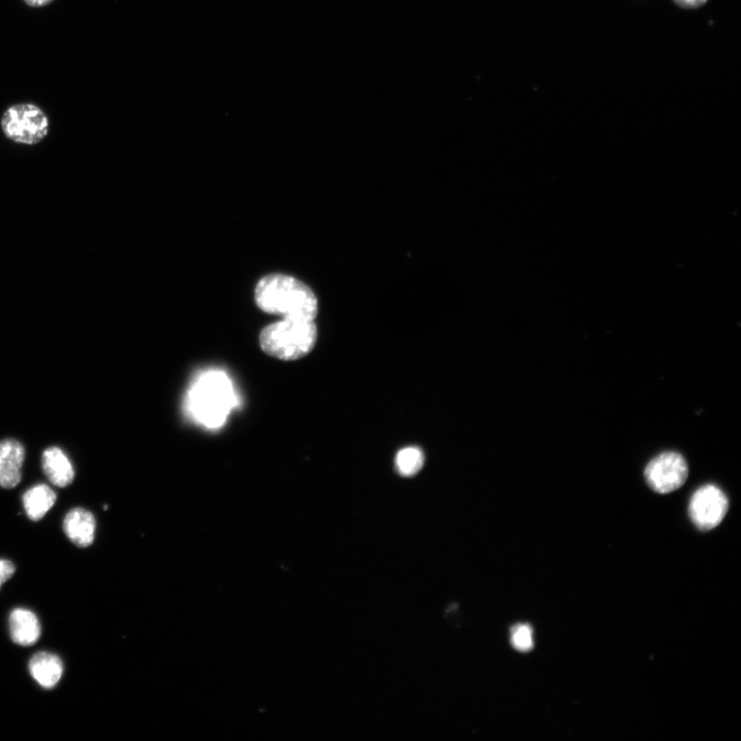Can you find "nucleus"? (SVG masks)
Returning a JSON list of instances; mask_svg holds the SVG:
<instances>
[{
	"instance_id": "f257e3e1",
	"label": "nucleus",
	"mask_w": 741,
	"mask_h": 741,
	"mask_svg": "<svg viewBox=\"0 0 741 741\" xmlns=\"http://www.w3.org/2000/svg\"><path fill=\"white\" fill-rule=\"evenodd\" d=\"M258 307L282 319L314 322L319 314V301L313 291L299 279L285 274H269L256 287Z\"/></svg>"
},
{
	"instance_id": "f03ea898",
	"label": "nucleus",
	"mask_w": 741,
	"mask_h": 741,
	"mask_svg": "<svg viewBox=\"0 0 741 741\" xmlns=\"http://www.w3.org/2000/svg\"><path fill=\"white\" fill-rule=\"evenodd\" d=\"M238 398L230 377L221 370H209L192 384L187 407L191 417L207 429L225 425Z\"/></svg>"
},
{
	"instance_id": "7ed1b4c3",
	"label": "nucleus",
	"mask_w": 741,
	"mask_h": 741,
	"mask_svg": "<svg viewBox=\"0 0 741 741\" xmlns=\"http://www.w3.org/2000/svg\"><path fill=\"white\" fill-rule=\"evenodd\" d=\"M317 341L314 322L282 319L262 330L260 345L270 357L281 361H297L313 350Z\"/></svg>"
},
{
	"instance_id": "20e7f679",
	"label": "nucleus",
	"mask_w": 741,
	"mask_h": 741,
	"mask_svg": "<svg viewBox=\"0 0 741 741\" xmlns=\"http://www.w3.org/2000/svg\"><path fill=\"white\" fill-rule=\"evenodd\" d=\"M0 126L8 139L23 146L43 143L50 132L47 114L33 103L12 105L3 115Z\"/></svg>"
},
{
	"instance_id": "39448f33",
	"label": "nucleus",
	"mask_w": 741,
	"mask_h": 741,
	"mask_svg": "<svg viewBox=\"0 0 741 741\" xmlns=\"http://www.w3.org/2000/svg\"><path fill=\"white\" fill-rule=\"evenodd\" d=\"M688 475L687 462L677 452H665L658 455L649 463L645 471L649 486L661 494L681 488L687 481Z\"/></svg>"
},
{
	"instance_id": "423d86ee",
	"label": "nucleus",
	"mask_w": 741,
	"mask_h": 741,
	"mask_svg": "<svg viewBox=\"0 0 741 741\" xmlns=\"http://www.w3.org/2000/svg\"><path fill=\"white\" fill-rule=\"evenodd\" d=\"M728 507L726 494L719 487L705 485L693 494L689 513L698 528L702 531H710L723 521Z\"/></svg>"
},
{
	"instance_id": "0eeeda50",
	"label": "nucleus",
	"mask_w": 741,
	"mask_h": 741,
	"mask_svg": "<svg viewBox=\"0 0 741 741\" xmlns=\"http://www.w3.org/2000/svg\"><path fill=\"white\" fill-rule=\"evenodd\" d=\"M25 448L15 439L0 442V487L15 488L22 479Z\"/></svg>"
},
{
	"instance_id": "6e6552de",
	"label": "nucleus",
	"mask_w": 741,
	"mask_h": 741,
	"mask_svg": "<svg viewBox=\"0 0 741 741\" xmlns=\"http://www.w3.org/2000/svg\"><path fill=\"white\" fill-rule=\"evenodd\" d=\"M63 529L66 537L76 546L87 548L94 542L96 520L90 511L76 508L65 516Z\"/></svg>"
},
{
	"instance_id": "1a4fd4ad",
	"label": "nucleus",
	"mask_w": 741,
	"mask_h": 741,
	"mask_svg": "<svg viewBox=\"0 0 741 741\" xmlns=\"http://www.w3.org/2000/svg\"><path fill=\"white\" fill-rule=\"evenodd\" d=\"M12 641L22 647L37 644L41 638L42 626L34 613L26 609H15L10 615Z\"/></svg>"
},
{
	"instance_id": "9d476101",
	"label": "nucleus",
	"mask_w": 741,
	"mask_h": 741,
	"mask_svg": "<svg viewBox=\"0 0 741 741\" xmlns=\"http://www.w3.org/2000/svg\"><path fill=\"white\" fill-rule=\"evenodd\" d=\"M42 466L49 481L57 487H67L75 480V469L68 456L58 447H50L43 453Z\"/></svg>"
},
{
	"instance_id": "9b49d317",
	"label": "nucleus",
	"mask_w": 741,
	"mask_h": 741,
	"mask_svg": "<svg viewBox=\"0 0 741 741\" xmlns=\"http://www.w3.org/2000/svg\"><path fill=\"white\" fill-rule=\"evenodd\" d=\"M64 666L61 659L49 652L35 654L29 662L31 677L41 687L47 690L54 689L63 675Z\"/></svg>"
},
{
	"instance_id": "f8f14e48",
	"label": "nucleus",
	"mask_w": 741,
	"mask_h": 741,
	"mask_svg": "<svg viewBox=\"0 0 741 741\" xmlns=\"http://www.w3.org/2000/svg\"><path fill=\"white\" fill-rule=\"evenodd\" d=\"M57 501L55 491L46 484H39L28 489L23 496V506L28 518L32 521L43 519Z\"/></svg>"
},
{
	"instance_id": "ddd939ff",
	"label": "nucleus",
	"mask_w": 741,
	"mask_h": 741,
	"mask_svg": "<svg viewBox=\"0 0 741 741\" xmlns=\"http://www.w3.org/2000/svg\"><path fill=\"white\" fill-rule=\"evenodd\" d=\"M425 465V454L418 447L402 449L396 457L398 472L404 477H413Z\"/></svg>"
},
{
	"instance_id": "4468645a",
	"label": "nucleus",
	"mask_w": 741,
	"mask_h": 741,
	"mask_svg": "<svg viewBox=\"0 0 741 741\" xmlns=\"http://www.w3.org/2000/svg\"><path fill=\"white\" fill-rule=\"evenodd\" d=\"M511 642L520 652H528L534 648V632L531 626L518 625L512 630Z\"/></svg>"
},
{
	"instance_id": "2eb2a0df",
	"label": "nucleus",
	"mask_w": 741,
	"mask_h": 741,
	"mask_svg": "<svg viewBox=\"0 0 741 741\" xmlns=\"http://www.w3.org/2000/svg\"><path fill=\"white\" fill-rule=\"evenodd\" d=\"M16 572L15 564L7 559H0V588L9 581Z\"/></svg>"
},
{
	"instance_id": "dca6fc26",
	"label": "nucleus",
	"mask_w": 741,
	"mask_h": 741,
	"mask_svg": "<svg viewBox=\"0 0 741 741\" xmlns=\"http://www.w3.org/2000/svg\"><path fill=\"white\" fill-rule=\"evenodd\" d=\"M676 4L685 9H695L703 6L708 0H675Z\"/></svg>"
},
{
	"instance_id": "f3484780",
	"label": "nucleus",
	"mask_w": 741,
	"mask_h": 741,
	"mask_svg": "<svg viewBox=\"0 0 741 741\" xmlns=\"http://www.w3.org/2000/svg\"><path fill=\"white\" fill-rule=\"evenodd\" d=\"M53 2L54 0H24V3L31 8H44Z\"/></svg>"
}]
</instances>
